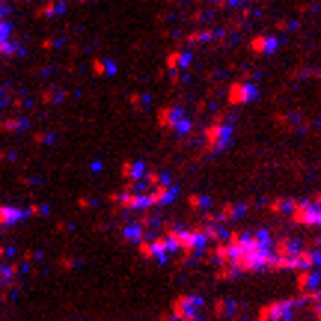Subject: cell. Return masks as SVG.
I'll return each mask as SVG.
<instances>
[{
	"mask_svg": "<svg viewBox=\"0 0 321 321\" xmlns=\"http://www.w3.org/2000/svg\"><path fill=\"white\" fill-rule=\"evenodd\" d=\"M253 48L256 51H274V48H277V39H256Z\"/></svg>",
	"mask_w": 321,
	"mask_h": 321,
	"instance_id": "1",
	"label": "cell"
},
{
	"mask_svg": "<svg viewBox=\"0 0 321 321\" xmlns=\"http://www.w3.org/2000/svg\"><path fill=\"white\" fill-rule=\"evenodd\" d=\"M6 36H9V24H0V51H9V42H6Z\"/></svg>",
	"mask_w": 321,
	"mask_h": 321,
	"instance_id": "2",
	"label": "cell"
}]
</instances>
